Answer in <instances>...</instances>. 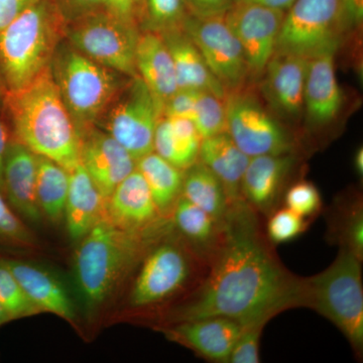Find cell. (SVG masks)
Returning <instances> with one entry per match:
<instances>
[{
  "label": "cell",
  "instance_id": "cell-1",
  "mask_svg": "<svg viewBox=\"0 0 363 363\" xmlns=\"http://www.w3.org/2000/svg\"><path fill=\"white\" fill-rule=\"evenodd\" d=\"M301 307L303 278L281 264L260 214L241 200L229 208L220 245L204 279L173 310L169 322L225 317L243 327L267 325L281 313Z\"/></svg>",
  "mask_w": 363,
  "mask_h": 363
},
{
  "label": "cell",
  "instance_id": "cell-2",
  "mask_svg": "<svg viewBox=\"0 0 363 363\" xmlns=\"http://www.w3.org/2000/svg\"><path fill=\"white\" fill-rule=\"evenodd\" d=\"M2 108L14 138L37 156L70 171L80 162V133L52 77L51 68L23 89L6 93Z\"/></svg>",
  "mask_w": 363,
  "mask_h": 363
},
{
  "label": "cell",
  "instance_id": "cell-3",
  "mask_svg": "<svg viewBox=\"0 0 363 363\" xmlns=\"http://www.w3.org/2000/svg\"><path fill=\"white\" fill-rule=\"evenodd\" d=\"M66 21L54 0H38L0 30V86L23 89L51 68L66 37Z\"/></svg>",
  "mask_w": 363,
  "mask_h": 363
},
{
  "label": "cell",
  "instance_id": "cell-4",
  "mask_svg": "<svg viewBox=\"0 0 363 363\" xmlns=\"http://www.w3.org/2000/svg\"><path fill=\"white\" fill-rule=\"evenodd\" d=\"M162 227L159 223L143 233L124 230L104 217L79 240L74 274L88 307L104 302L124 274L145 255Z\"/></svg>",
  "mask_w": 363,
  "mask_h": 363
},
{
  "label": "cell",
  "instance_id": "cell-5",
  "mask_svg": "<svg viewBox=\"0 0 363 363\" xmlns=\"http://www.w3.org/2000/svg\"><path fill=\"white\" fill-rule=\"evenodd\" d=\"M51 73L79 133L97 125L130 79L90 59L66 39L55 52Z\"/></svg>",
  "mask_w": 363,
  "mask_h": 363
},
{
  "label": "cell",
  "instance_id": "cell-6",
  "mask_svg": "<svg viewBox=\"0 0 363 363\" xmlns=\"http://www.w3.org/2000/svg\"><path fill=\"white\" fill-rule=\"evenodd\" d=\"M362 260L339 248L325 271L303 278L304 307L314 310L342 332L362 359L363 354V288Z\"/></svg>",
  "mask_w": 363,
  "mask_h": 363
},
{
  "label": "cell",
  "instance_id": "cell-7",
  "mask_svg": "<svg viewBox=\"0 0 363 363\" xmlns=\"http://www.w3.org/2000/svg\"><path fill=\"white\" fill-rule=\"evenodd\" d=\"M145 252L130 302L135 308L161 304L190 286L192 291L206 274L208 264L187 241L152 242Z\"/></svg>",
  "mask_w": 363,
  "mask_h": 363
},
{
  "label": "cell",
  "instance_id": "cell-8",
  "mask_svg": "<svg viewBox=\"0 0 363 363\" xmlns=\"http://www.w3.org/2000/svg\"><path fill=\"white\" fill-rule=\"evenodd\" d=\"M347 35L341 0H295L286 11L276 52L309 59L337 52Z\"/></svg>",
  "mask_w": 363,
  "mask_h": 363
},
{
  "label": "cell",
  "instance_id": "cell-9",
  "mask_svg": "<svg viewBox=\"0 0 363 363\" xmlns=\"http://www.w3.org/2000/svg\"><path fill=\"white\" fill-rule=\"evenodd\" d=\"M140 32L138 26L101 9L67 23L65 39L97 63L133 78L138 76L135 51Z\"/></svg>",
  "mask_w": 363,
  "mask_h": 363
},
{
  "label": "cell",
  "instance_id": "cell-10",
  "mask_svg": "<svg viewBox=\"0 0 363 363\" xmlns=\"http://www.w3.org/2000/svg\"><path fill=\"white\" fill-rule=\"evenodd\" d=\"M224 105L226 133L248 157L296 154L295 138L247 87L228 91Z\"/></svg>",
  "mask_w": 363,
  "mask_h": 363
},
{
  "label": "cell",
  "instance_id": "cell-11",
  "mask_svg": "<svg viewBox=\"0 0 363 363\" xmlns=\"http://www.w3.org/2000/svg\"><path fill=\"white\" fill-rule=\"evenodd\" d=\"M162 106L142 79L130 78L99 121L98 128L111 135L136 162L154 152Z\"/></svg>",
  "mask_w": 363,
  "mask_h": 363
},
{
  "label": "cell",
  "instance_id": "cell-12",
  "mask_svg": "<svg viewBox=\"0 0 363 363\" xmlns=\"http://www.w3.org/2000/svg\"><path fill=\"white\" fill-rule=\"evenodd\" d=\"M183 30L226 92L247 87L252 77L247 59L223 16L198 18L190 13L184 21Z\"/></svg>",
  "mask_w": 363,
  "mask_h": 363
},
{
  "label": "cell",
  "instance_id": "cell-13",
  "mask_svg": "<svg viewBox=\"0 0 363 363\" xmlns=\"http://www.w3.org/2000/svg\"><path fill=\"white\" fill-rule=\"evenodd\" d=\"M286 11L236 1L224 14V21L242 48L252 77H260L277 50Z\"/></svg>",
  "mask_w": 363,
  "mask_h": 363
},
{
  "label": "cell",
  "instance_id": "cell-14",
  "mask_svg": "<svg viewBox=\"0 0 363 363\" xmlns=\"http://www.w3.org/2000/svg\"><path fill=\"white\" fill-rule=\"evenodd\" d=\"M80 162L106 200L136 169L130 152L98 126L80 133Z\"/></svg>",
  "mask_w": 363,
  "mask_h": 363
},
{
  "label": "cell",
  "instance_id": "cell-15",
  "mask_svg": "<svg viewBox=\"0 0 363 363\" xmlns=\"http://www.w3.org/2000/svg\"><path fill=\"white\" fill-rule=\"evenodd\" d=\"M308 59L274 52L264 69L262 93L269 107L284 118L296 121L304 113Z\"/></svg>",
  "mask_w": 363,
  "mask_h": 363
},
{
  "label": "cell",
  "instance_id": "cell-16",
  "mask_svg": "<svg viewBox=\"0 0 363 363\" xmlns=\"http://www.w3.org/2000/svg\"><path fill=\"white\" fill-rule=\"evenodd\" d=\"M296 164V154L250 157L241 183L243 200L257 213L269 216L283 202L286 182Z\"/></svg>",
  "mask_w": 363,
  "mask_h": 363
},
{
  "label": "cell",
  "instance_id": "cell-17",
  "mask_svg": "<svg viewBox=\"0 0 363 363\" xmlns=\"http://www.w3.org/2000/svg\"><path fill=\"white\" fill-rule=\"evenodd\" d=\"M336 51L308 59L304 92V113L313 130L327 128L337 119L343 108V91L335 71Z\"/></svg>",
  "mask_w": 363,
  "mask_h": 363
},
{
  "label": "cell",
  "instance_id": "cell-18",
  "mask_svg": "<svg viewBox=\"0 0 363 363\" xmlns=\"http://www.w3.org/2000/svg\"><path fill=\"white\" fill-rule=\"evenodd\" d=\"M245 327L225 317H206L172 323L164 333L203 359L228 362L231 351Z\"/></svg>",
  "mask_w": 363,
  "mask_h": 363
},
{
  "label": "cell",
  "instance_id": "cell-19",
  "mask_svg": "<svg viewBox=\"0 0 363 363\" xmlns=\"http://www.w3.org/2000/svg\"><path fill=\"white\" fill-rule=\"evenodd\" d=\"M105 217L124 230H149L161 218L147 182L138 169L116 186L107 198Z\"/></svg>",
  "mask_w": 363,
  "mask_h": 363
},
{
  "label": "cell",
  "instance_id": "cell-20",
  "mask_svg": "<svg viewBox=\"0 0 363 363\" xmlns=\"http://www.w3.org/2000/svg\"><path fill=\"white\" fill-rule=\"evenodd\" d=\"M38 156L14 140L7 145L4 161V194L14 209L32 222L40 220L37 200Z\"/></svg>",
  "mask_w": 363,
  "mask_h": 363
},
{
  "label": "cell",
  "instance_id": "cell-21",
  "mask_svg": "<svg viewBox=\"0 0 363 363\" xmlns=\"http://www.w3.org/2000/svg\"><path fill=\"white\" fill-rule=\"evenodd\" d=\"M13 272L30 304L38 310L52 313L73 321L75 309L65 286L51 272L18 259H1Z\"/></svg>",
  "mask_w": 363,
  "mask_h": 363
},
{
  "label": "cell",
  "instance_id": "cell-22",
  "mask_svg": "<svg viewBox=\"0 0 363 363\" xmlns=\"http://www.w3.org/2000/svg\"><path fill=\"white\" fill-rule=\"evenodd\" d=\"M106 199L87 172L79 162L69 171V190L65 211L67 230L73 240L79 241L105 217Z\"/></svg>",
  "mask_w": 363,
  "mask_h": 363
},
{
  "label": "cell",
  "instance_id": "cell-23",
  "mask_svg": "<svg viewBox=\"0 0 363 363\" xmlns=\"http://www.w3.org/2000/svg\"><path fill=\"white\" fill-rule=\"evenodd\" d=\"M135 70L160 105L178 91L175 67L160 33L140 32L135 51Z\"/></svg>",
  "mask_w": 363,
  "mask_h": 363
},
{
  "label": "cell",
  "instance_id": "cell-24",
  "mask_svg": "<svg viewBox=\"0 0 363 363\" xmlns=\"http://www.w3.org/2000/svg\"><path fill=\"white\" fill-rule=\"evenodd\" d=\"M160 35L171 52L179 89L204 91L224 99L226 90L209 70L201 52L183 28Z\"/></svg>",
  "mask_w": 363,
  "mask_h": 363
},
{
  "label": "cell",
  "instance_id": "cell-25",
  "mask_svg": "<svg viewBox=\"0 0 363 363\" xmlns=\"http://www.w3.org/2000/svg\"><path fill=\"white\" fill-rule=\"evenodd\" d=\"M250 160L227 133L203 138L198 156V161L220 180L230 205L243 200L241 183Z\"/></svg>",
  "mask_w": 363,
  "mask_h": 363
},
{
  "label": "cell",
  "instance_id": "cell-26",
  "mask_svg": "<svg viewBox=\"0 0 363 363\" xmlns=\"http://www.w3.org/2000/svg\"><path fill=\"white\" fill-rule=\"evenodd\" d=\"M201 140L192 119L162 116L155 131L154 152L186 171L198 162Z\"/></svg>",
  "mask_w": 363,
  "mask_h": 363
},
{
  "label": "cell",
  "instance_id": "cell-27",
  "mask_svg": "<svg viewBox=\"0 0 363 363\" xmlns=\"http://www.w3.org/2000/svg\"><path fill=\"white\" fill-rule=\"evenodd\" d=\"M327 240L363 260V203L357 191L344 193L326 211Z\"/></svg>",
  "mask_w": 363,
  "mask_h": 363
},
{
  "label": "cell",
  "instance_id": "cell-28",
  "mask_svg": "<svg viewBox=\"0 0 363 363\" xmlns=\"http://www.w3.org/2000/svg\"><path fill=\"white\" fill-rule=\"evenodd\" d=\"M172 218L184 240L209 264L220 245L224 222L215 220L211 215L183 196L176 203Z\"/></svg>",
  "mask_w": 363,
  "mask_h": 363
},
{
  "label": "cell",
  "instance_id": "cell-29",
  "mask_svg": "<svg viewBox=\"0 0 363 363\" xmlns=\"http://www.w3.org/2000/svg\"><path fill=\"white\" fill-rule=\"evenodd\" d=\"M136 169L147 182L152 200L162 218L173 213L176 203L182 196L184 173L155 152L136 162Z\"/></svg>",
  "mask_w": 363,
  "mask_h": 363
},
{
  "label": "cell",
  "instance_id": "cell-30",
  "mask_svg": "<svg viewBox=\"0 0 363 363\" xmlns=\"http://www.w3.org/2000/svg\"><path fill=\"white\" fill-rule=\"evenodd\" d=\"M182 196L196 206L201 208L215 220L224 222L229 204L225 189L220 180L198 161L184 173Z\"/></svg>",
  "mask_w": 363,
  "mask_h": 363
},
{
  "label": "cell",
  "instance_id": "cell-31",
  "mask_svg": "<svg viewBox=\"0 0 363 363\" xmlns=\"http://www.w3.org/2000/svg\"><path fill=\"white\" fill-rule=\"evenodd\" d=\"M37 200L40 212L50 220L64 216L69 190V171L58 162L38 156Z\"/></svg>",
  "mask_w": 363,
  "mask_h": 363
},
{
  "label": "cell",
  "instance_id": "cell-32",
  "mask_svg": "<svg viewBox=\"0 0 363 363\" xmlns=\"http://www.w3.org/2000/svg\"><path fill=\"white\" fill-rule=\"evenodd\" d=\"M190 14L185 0H145L140 28L162 33L183 28Z\"/></svg>",
  "mask_w": 363,
  "mask_h": 363
},
{
  "label": "cell",
  "instance_id": "cell-33",
  "mask_svg": "<svg viewBox=\"0 0 363 363\" xmlns=\"http://www.w3.org/2000/svg\"><path fill=\"white\" fill-rule=\"evenodd\" d=\"M192 121L202 140L226 133L224 99L212 93L200 91L196 100Z\"/></svg>",
  "mask_w": 363,
  "mask_h": 363
},
{
  "label": "cell",
  "instance_id": "cell-34",
  "mask_svg": "<svg viewBox=\"0 0 363 363\" xmlns=\"http://www.w3.org/2000/svg\"><path fill=\"white\" fill-rule=\"evenodd\" d=\"M267 218L266 234L272 245L296 240L307 230L310 222L286 206L279 207Z\"/></svg>",
  "mask_w": 363,
  "mask_h": 363
},
{
  "label": "cell",
  "instance_id": "cell-35",
  "mask_svg": "<svg viewBox=\"0 0 363 363\" xmlns=\"http://www.w3.org/2000/svg\"><path fill=\"white\" fill-rule=\"evenodd\" d=\"M283 202L286 208L309 221L319 214L323 207L319 190L312 182L306 180L291 184L286 188Z\"/></svg>",
  "mask_w": 363,
  "mask_h": 363
},
{
  "label": "cell",
  "instance_id": "cell-36",
  "mask_svg": "<svg viewBox=\"0 0 363 363\" xmlns=\"http://www.w3.org/2000/svg\"><path fill=\"white\" fill-rule=\"evenodd\" d=\"M0 304L6 308L11 319L30 316L38 310L26 297L11 269L0 259Z\"/></svg>",
  "mask_w": 363,
  "mask_h": 363
},
{
  "label": "cell",
  "instance_id": "cell-37",
  "mask_svg": "<svg viewBox=\"0 0 363 363\" xmlns=\"http://www.w3.org/2000/svg\"><path fill=\"white\" fill-rule=\"evenodd\" d=\"M32 234L14 214L0 193V245L28 247L33 245Z\"/></svg>",
  "mask_w": 363,
  "mask_h": 363
},
{
  "label": "cell",
  "instance_id": "cell-38",
  "mask_svg": "<svg viewBox=\"0 0 363 363\" xmlns=\"http://www.w3.org/2000/svg\"><path fill=\"white\" fill-rule=\"evenodd\" d=\"M264 327H266L264 324H255L245 327L234 344L228 362H260L259 344Z\"/></svg>",
  "mask_w": 363,
  "mask_h": 363
},
{
  "label": "cell",
  "instance_id": "cell-39",
  "mask_svg": "<svg viewBox=\"0 0 363 363\" xmlns=\"http://www.w3.org/2000/svg\"><path fill=\"white\" fill-rule=\"evenodd\" d=\"M200 91L178 89L175 94L164 102L162 106V116L184 117L192 119L194 113L196 100Z\"/></svg>",
  "mask_w": 363,
  "mask_h": 363
},
{
  "label": "cell",
  "instance_id": "cell-40",
  "mask_svg": "<svg viewBox=\"0 0 363 363\" xmlns=\"http://www.w3.org/2000/svg\"><path fill=\"white\" fill-rule=\"evenodd\" d=\"M145 0H102V9L114 18L140 28Z\"/></svg>",
  "mask_w": 363,
  "mask_h": 363
},
{
  "label": "cell",
  "instance_id": "cell-41",
  "mask_svg": "<svg viewBox=\"0 0 363 363\" xmlns=\"http://www.w3.org/2000/svg\"><path fill=\"white\" fill-rule=\"evenodd\" d=\"M66 23L102 9V0H54Z\"/></svg>",
  "mask_w": 363,
  "mask_h": 363
},
{
  "label": "cell",
  "instance_id": "cell-42",
  "mask_svg": "<svg viewBox=\"0 0 363 363\" xmlns=\"http://www.w3.org/2000/svg\"><path fill=\"white\" fill-rule=\"evenodd\" d=\"M236 0H185L189 11L198 18H216L233 7Z\"/></svg>",
  "mask_w": 363,
  "mask_h": 363
},
{
  "label": "cell",
  "instance_id": "cell-43",
  "mask_svg": "<svg viewBox=\"0 0 363 363\" xmlns=\"http://www.w3.org/2000/svg\"><path fill=\"white\" fill-rule=\"evenodd\" d=\"M343 21L348 33L358 30L363 21V0H341Z\"/></svg>",
  "mask_w": 363,
  "mask_h": 363
},
{
  "label": "cell",
  "instance_id": "cell-44",
  "mask_svg": "<svg viewBox=\"0 0 363 363\" xmlns=\"http://www.w3.org/2000/svg\"><path fill=\"white\" fill-rule=\"evenodd\" d=\"M38 0H0V30Z\"/></svg>",
  "mask_w": 363,
  "mask_h": 363
},
{
  "label": "cell",
  "instance_id": "cell-45",
  "mask_svg": "<svg viewBox=\"0 0 363 363\" xmlns=\"http://www.w3.org/2000/svg\"><path fill=\"white\" fill-rule=\"evenodd\" d=\"M9 140L6 124L0 118V193H4V161Z\"/></svg>",
  "mask_w": 363,
  "mask_h": 363
},
{
  "label": "cell",
  "instance_id": "cell-46",
  "mask_svg": "<svg viewBox=\"0 0 363 363\" xmlns=\"http://www.w3.org/2000/svg\"><path fill=\"white\" fill-rule=\"evenodd\" d=\"M236 1L253 2V4H264V6L286 11L295 0H236Z\"/></svg>",
  "mask_w": 363,
  "mask_h": 363
},
{
  "label": "cell",
  "instance_id": "cell-47",
  "mask_svg": "<svg viewBox=\"0 0 363 363\" xmlns=\"http://www.w3.org/2000/svg\"><path fill=\"white\" fill-rule=\"evenodd\" d=\"M353 167H354L355 172L358 176L362 177L363 175V149L362 147L357 149L355 152L354 157H353Z\"/></svg>",
  "mask_w": 363,
  "mask_h": 363
},
{
  "label": "cell",
  "instance_id": "cell-48",
  "mask_svg": "<svg viewBox=\"0 0 363 363\" xmlns=\"http://www.w3.org/2000/svg\"><path fill=\"white\" fill-rule=\"evenodd\" d=\"M9 320H13L11 319V315L6 311V308L0 304V326L9 322Z\"/></svg>",
  "mask_w": 363,
  "mask_h": 363
},
{
  "label": "cell",
  "instance_id": "cell-49",
  "mask_svg": "<svg viewBox=\"0 0 363 363\" xmlns=\"http://www.w3.org/2000/svg\"><path fill=\"white\" fill-rule=\"evenodd\" d=\"M4 91H2L1 86H0V108H2V105H4Z\"/></svg>",
  "mask_w": 363,
  "mask_h": 363
}]
</instances>
